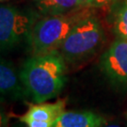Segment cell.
Segmentation results:
<instances>
[{
  "label": "cell",
  "mask_w": 127,
  "mask_h": 127,
  "mask_svg": "<svg viewBox=\"0 0 127 127\" xmlns=\"http://www.w3.org/2000/svg\"><path fill=\"white\" fill-rule=\"evenodd\" d=\"M38 9L46 15H56L68 12L81 5L79 0H35Z\"/></svg>",
  "instance_id": "9c48e42d"
},
{
  "label": "cell",
  "mask_w": 127,
  "mask_h": 127,
  "mask_svg": "<svg viewBox=\"0 0 127 127\" xmlns=\"http://www.w3.org/2000/svg\"><path fill=\"white\" fill-rule=\"evenodd\" d=\"M118 0H91L89 6H94V7H106L109 5L114 4Z\"/></svg>",
  "instance_id": "8fae6325"
},
{
  "label": "cell",
  "mask_w": 127,
  "mask_h": 127,
  "mask_svg": "<svg viewBox=\"0 0 127 127\" xmlns=\"http://www.w3.org/2000/svg\"><path fill=\"white\" fill-rule=\"evenodd\" d=\"M25 95L20 73L10 61L0 56V104L21 100Z\"/></svg>",
  "instance_id": "52a82bcc"
},
{
  "label": "cell",
  "mask_w": 127,
  "mask_h": 127,
  "mask_svg": "<svg viewBox=\"0 0 127 127\" xmlns=\"http://www.w3.org/2000/svg\"><path fill=\"white\" fill-rule=\"evenodd\" d=\"M103 40V30L98 20L89 16L73 28L59 52L65 61L73 63L88 59L93 54Z\"/></svg>",
  "instance_id": "3957f363"
},
{
  "label": "cell",
  "mask_w": 127,
  "mask_h": 127,
  "mask_svg": "<svg viewBox=\"0 0 127 127\" xmlns=\"http://www.w3.org/2000/svg\"><path fill=\"white\" fill-rule=\"evenodd\" d=\"M98 127H123V126H121L119 124H107L106 123H104L102 125H100V126Z\"/></svg>",
  "instance_id": "4fadbf2b"
},
{
  "label": "cell",
  "mask_w": 127,
  "mask_h": 127,
  "mask_svg": "<svg viewBox=\"0 0 127 127\" xmlns=\"http://www.w3.org/2000/svg\"><path fill=\"white\" fill-rule=\"evenodd\" d=\"M101 66L110 81L127 86V39L119 38L101 59Z\"/></svg>",
  "instance_id": "5b68a950"
},
{
  "label": "cell",
  "mask_w": 127,
  "mask_h": 127,
  "mask_svg": "<svg viewBox=\"0 0 127 127\" xmlns=\"http://www.w3.org/2000/svg\"><path fill=\"white\" fill-rule=\"evenodd\" d=\"M89 7L80 6L68 12L48 15L36 22L28 41L32 54L43 55L59 51L73 27L91 16Z\"/></svg>",
  "instance_id": "7a4b0ae2"
},
{
  "label": "cell",
  "mask_w": 127,
  "mask_h": 127,
  "mask_svg": "<svg viewBox=\"0 0 127 127\" xmlns=\"http://www.w3.org/2000/svg\"><path fill=\"white\" fill-rule=\"evenodd\" d=\"M0 127H9V117L3 109L0 108Z\"/></svg>",
  "instance_id": "7c38bea8"
},
{
  "label": "cell",
  "mask_w": 127,
  "mask_h": 127,
  "mask_svg": "<svg viewBox=\"0 0 127 127\" xmlns=\"http://www.w3.org/2000/svg\"><path fill=\"white\" fill-rule=\"evenodd\" d=\"M104 123L103 117L91 111H64L52 127H98Z\"/></svg>",
  "instance_id": "ba28073f"
},
{
  "label": "cell",
  "mask_w": 127,
  "mask_h": 127,
  "mask_svg": "<svg viewBox=\"0 0 127 127\" xmlns=\"http://www.w3.org/2000/svg\"><path fill=\"white\" fill-rule=\"evenodd\" d=\"M115 32L119 38L127 39V2L118 14L115 24Z\"/></svg>",
  "instance_id": "30bf717a"
},
{
  "label": "cell",
  "mask_w": 127,
  "mask_h": 127,
  "mask_svg": "<svg viewBox=\"0 0 127 127\" xmlns=\"http://www.w3.org/2000/svg\"><path fill=\"white\" fill-rule=\"evenodd\" d=\"M66 101L54 103H34L19 120L27 127H52L55 120L65 111Z\"/></svg>",
  "instance_id": "8992f818"
},
{
  "label": "cell",
  "mask_w": 127,
  "mask_h": 127,
  "mask_svg": "<svg viewBox=\"0 0 127 127\" xmlns=\"http://www.w3.org/2000/svg\"><path fill=\"white\" fill-rule=\"evenodd\" d=\"M34 15L10 5L0 6V51H9L29 41Z\"/></svg>",
  "instance_id": "277c9868"
},
{
  "label": "cell",
  "mask_w": 127,
  "mask_h": 127,
  "mask_svg": "<svg viewBox=\"0 0 127 127\" xmlns=\"http://www.w3.org/2000/svg\"><path fill=\"white\" fill-rule=\"evenodd\" d=\"M20 78L34 103L53 99L62 91L66 82L65 59L59 51L33 55L24 62Z\"/></svg>",
  "instance_id": "6da1fadb"
},
{
  "label": "cell",
  "mask_w": 127,
  "mask_h": 127,
  "mask_svg": "<svg viewBox=\"0 0 127 127\" xmlns=\"http://www.w3.org/2000/svg\"><path fill=\"white\" fill-rule=\"evenodd\" d=\"M79 1H80L81 5H83V6H89L90 2H91V0H79Z\"/></svg>",
  "instance_id": "5bb4252c"
}]
</instances>
